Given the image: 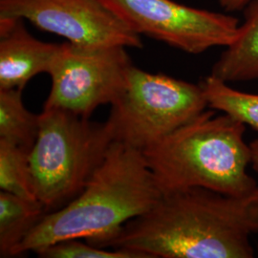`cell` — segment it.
<instances>
[{
	"label": "cell",
	"mask_w": 258,
	"mask_h": 258,
	"mask_svg": "<svg viewBox=\"0 0 258 258\" xmlns=\"http://www.w3.org/2000/svg\"><path fill=\"white\" fill-rule=\"evenodd\" d=\"M257 233L258 192L236 197L194 186L163 194L148 212L91 245L145 258H252Z\"/></svg>",
	"instance_id": "cell-1"
},
{
	"label": "cell",
	"mask_w": 258,
	"mask_h": 258,
	"mask_svg": "<svg viewBox=\"0 0 258 258\" xmlns=\"http://www.w3.org/2000/svg\"><path fill=\"white\" fill-rule=\"evenodd\" d=\"M163 195L143 152L114 142L83 191L46 213L16 252L21 255L67 239L93 244L148 212Z\"/></svg>",
	"instance_id": "cell-2"
},
{
	"label": "cell",
	"mask_w": 258,
	"mask_h": 258,
	"mask_svg": "<svg viewBox=\"0 0 258 258\" xmlns=\"http://www.w3.org/2000/svg\"><path fill=\"white\" fill-rule=\"evenodd\" d=\"M245 131L246 125L231 116L206 110L143 154L163 194L198 186L250 196L258 185L247 172L250 149Z\"/></svg>",
	"instance_id": "cell-3"
},
{
	"label": "cell",
	"mask_w": 258,
	"mask_h": 258,
	"mask_svg": "<svg viewBox=\"0 0 258 258\" xmlns=\"http://www.w3.org/2000/svg\"><path fill=\"white\" fill-rule=\"evenodd\" d=\"M30 164L37 200L47 212L83 191L114 144L107 120L96 122L68 111L43 107Z\"/></svg>",
	"instance_id": "cell-4"
},
{
	"label": "cell",
	"mask_w": 258,
	"mask_h": 258,
	"mask_svg": "<svg viewBox=\"0 0 258 258\" xmlns=\"http://www.w3.org/2000/svg\"><path fill=\"white\" fill-rule=\"evenodd\" d=\"M207 107L201 84L148 73L133 65L124 91L111 105L107 122L115 142L143 152L199 117Z\"/></svg>",
	"instance_id": "cell-5"
},
{
	"label": "cell",
	"mask_w": 258,
	"mask_h": 258,
	"mask_svg": "<svg viewBox=\"0 0 258 258\" xmlns=\"http://www.w3.org/2000/svg\"><path fill=\"white\" fill-rule=\"evenodd\" d=\"M132 66L126 47L62 43L47 73L51 90L43 107L89 118L99 106L120 98Z\"/></svg>",
	"instance_id": "cell-6"
},
{
	"label": "cell",
	"mask_w": 258,
	"mask_h": 258,
	"mask_svg": "<svg viewBox=\"0 0 258 258\" xmlns=\"http://www.w3.org/2000/svg\"><path fill=\"white\" fill-rule=\"evenodd\" d=\"M102 1L140 36L192 55L214 47L229 46L238 35L236 18L174 0Z\"/></svg>",
	"instance_id": "cell-7"
},
{
	"label": "cell",
	"mask_w": 258,
	"mask_h": 258,
	"mask_svg": "<svg viewBox=\"0 0 258 258\" xmlns=\"http://www.w3.org/2000/svg\"><path fill=\"white\" fill-rule=\"evenodd\" d=\"M19 19L80 46L143 47L141 36L102 0H0V20Z\"/></svg>",
	"instance_id": "cell-8"
},
{
	"label": "cell",
	"mask_w": 258,
	"mask_h": 258,
	"mask_svg": "<svg viewBox=\"0 0 258 258\" xmlns=\"http://www.w3.org/2000/svg\"><path fill=\"white\" fill-rule=\"evenodd\" d=\"M24 21L0 20V89L23 90L34 77L48 73L60 45L33 37Z\"/></svg>",
	"instance_id": "cell-9"
},
{
	"label": "cell",
	"mask_w": 258,
	"mask_h": 258,
	"mask_svg": "<svg viewBox=\"0 0 258 258\" xmlns=\"http://www.w3.org/2000/svg\"><path fill=\"white\" fill-rule=\"evenodd\" d=\"M245 19L235 40L212 67V76L226 83L258 80V0L245 7Z\"/></svg>",
	"instance_id": "cell-10"
},
{
	"label": "cell",
	"mask_w": 258,
	"mask_h": 258,
	"mask_svg": "<svg viewBox=\"0 0 258 258\" xmlns=\"http://www.w3.org/2000/svg\"><path fill=\"white\" fill-rule=\"evenodd\" d=\"M44 206L1 190L0 256H16L21 243L46 214Z\"/></svg>",
	"instance_id": "cell-11"
},
{
	"label": "cell",
	"mask_w": 258,
	"mask_h": 258,
	"mask_svg": "<svg viewBox=\"0 0 258 258\" xmlns=\"http://www.w3.org/2000/svg\"><path fill=\"white\" fill-rule=\"evenodd\" d=\"M21 93L17 88L0 89V139L31 150L38 136L40 117L24 106Z\"/></svg>",
	"instance_id": "cell-12"
},
{
	"label": "cell",
	"mask_w": 258,
	"mask_h": 258,
	"mask_svg": "<svg viewBox=\"0 0 258 258\" xmlns=\"http://www.w3.org/2000/svg\"><path fill=\"white\" fill-rule=\"evenodd\" d=\"M200 84L209 107L222 111L258 132V94L233 89L228 83L212 75L207 77Z\"/></svg>",
	"instance_id": "cell-13"
},
{
	"label": "cell",
	"mask_w": 258,
	"mask_h": 258,
	"mask_svg": "<svg viewBox=\"0 0 258 258\" xmlns=\"http://www.w3.org/2000/svg\"><path fill=\"white\" fill-rule=\"evenodd\" d=\"M30 152L29 149L0 139V188L25 199L37 200Z\"/></svg>",
	"instance_id": "cell-14"
},
{
	"label": "cell",
	"mask_w": 258,
	"mask_h": 258,
	"mask_svg": "<svg viewBox=\"0 0 258 258\" xmlns=\"http://www.w3.org/2000/svg\"><path fill=\"white\" fill-rule=\"evenodd\" d=\"M43 258H145L137 252L108 249L83 243L80 239L59 241L36 252Z\"/></svg>",
	"instance_id": "cell-15"
},
{
	"label": "cell",
	"mask_w": 258,
	"mask_h": 258,
	"mask_svg": "<svg viewBox=\"0 0 258 258\" xmlns=\"http://www.w3.org/2000/svg\"><path fill=\"white\" fill-rule=\"evenodd\" d=\"M250 0H218L221 7L227 12H236L244 9Z\"/></svg>",
	"instance_id": "cell-16"
},
{
	"label": "cell",
	"mask_w": 258,
	"mask_h": 258,
	"mask_svg": "<svg viewBox=\"0 0 258 258\" xmlns=\"http://www.w3.org/2000/svg\"><path fill=\"white\" fill-rule=\"evenodd\" d=\"M250 149V164L258 173V139L249 144Z\"/></svg>",
	"instance_id": "cell-17"
}]
</instances>
